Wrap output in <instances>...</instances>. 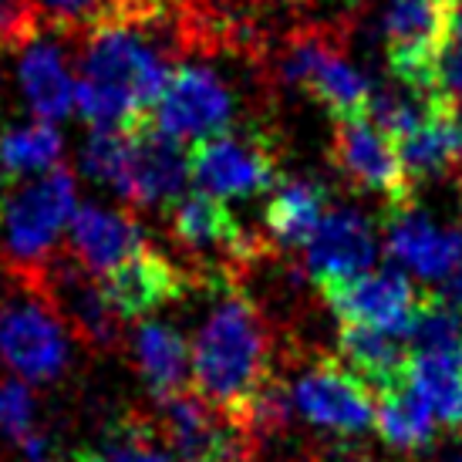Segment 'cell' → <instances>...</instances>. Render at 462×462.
I'll list each match as a JSON object with an SVG mask.
<instances>
[{
	"mask_svg": "<svg viewBox=\"0 0 462 462\" xmlns=\"http://www.w3.org/2000/svg\"><path fill=\"white\" fill-rule=\"evenodd\" d=\"M71 462H176L159 429L142 419L118 422L98 446L78 449Z\"/></svg>",
	"mask_w": 462,
	"mask_h": 462,
	"instance_id": "83f0119b",
	"label": "cell"
},
{
	"mask_svg": "<svg viewBox=\"0 0 462 462\" xmlns=\"http://www.w3.org/2000/svg\"><path fill=\"white\" fill-rule=\"evenodd\" d=\"M0 361L21 382H54L71 361L65 321L38 287L0 304Z\"/></svg>",
	"mask_w": 462,
	"mask_h": 462,
	"instance_id": "277c9868",
	"label": "cell"
},
{
	"mask_svg": "<svg viewBox=\"0 0 462 462\" xmlns=\"http://www.w3.org/2000/svg\"><path fill=\"white\" fill-rule=\"evenodd\" d=\"M189 180L219 203L273 193L281 172L263 132H223L189 149Z\"/></svg>",
	"mask_w": 462,
	"mask_h": 462,
	"instance_id": "8992f818",
	"label": "cell"
},
{
	"mask_svg": "<svg viewBox=\"0 0 462 462\" xmlns=\"http://www.w3.org/2000/svg\"><path fill=\"white\" fill-rule=\"evenodd\" d=\"M374 254V230L358 209H328L318 233L304 246V267L310 281L321 287L368 273Z\"/></svg>",
	"mask_w": 462,
	"mask_h": 462,
	"instance_id": "9a60e30c",
	"label": "cell"
},
{
	"mask_svg": "<svg viewBox=\"0 0 462 462\" xmlns=\"http://www.w3.org/2000/svg\"><path fill=\"white\" fill-rule=\"evenodd\" d=\"M374 425H378V436L398 452H422L436 439V419L425 409L422 398L411 392L409 378L378 392Z\"/></svg>",
	"mask_w": 462,
	"mask_h": 462,
	"instance_id": "484cf974",
	"label": "cell"
},
{
	"mask_svg": "<svg viewBox=\"0 0 462 462\" xmlns=\"http://www.w3.org/2000/svg\"><path fill=\"white\" fill-rule=\"evenodd\" d=\"M21 91H24L31 112L38 116V122H61L71 116V105H75V85L68 75L65 54L51 41H34L27 44L21 54Z\"/></svg>",
	"mask_w": 462,
	"mask_h": 462,
	"instance_id": "44dd1931",
	"label": "cell"
},
{
	"mask_svg": "<svg viewBox=\"0 0 462 462\" xmlns=\"http://www.w3.org/2000/svg\"><path fill=\"white\" fill-rule=\"evenodd\" d=\"M283 75L308 91L321 108H328L334 122L368 116L374 88L358 68L345 61L341 48L324 31H297L283 51Z\"/></svg>",
	"mask_w": 462,
	"mask_h": 462,
	"instance_id": "52a82bcc",
	"label": "cell"
},
{
	"mask_svg": "<svg viewBox=\"0 0 462 462\" xmlns=\"http://www.w3.org/2000/svg\"><path fill=\"white\" fill-rule=\"evenodd\" d=\"M98 287H102L108 308L118 314V321H145L149 314L166 308L169 300L182 297L186 273L176 263H169L159 250L145 246L122 267L105 273Z\"/></svg>",
	"mask_w": 462,
	"mask_h": 462,
	"instance_id": "5bb4252c",
	"label": "cell"
},
{
	"mask_svg": "<svg viewBox=\"0 0 462 462\" xmlns=\"http://www.w3.org/2000/svg\"><path fill=\"white\" fill-rule=\"evenodd\" d=\"M452 462H462V456H456V459H452Z\"/></svg>",
	"mask_w": 462,
	"mask_h": 462,
	"instance_id": "e575fe53",
	"label": "cell"
},
{
	"mask_svg": "<svg viewBox=\"0 0 462 462\" xmlns=\"http://www.w3.org/2000/svg\"><path fill=\"white\" fill-rule=\"evenodd\" d=\"M41 14L34 0H0V48L24 51L41 34Z\"/></svg>",
	"mask_w": 462,
	"mask_h": 462,
	"instance_id": "4dcf8cb0",
	"label": "cell"
},
{
	"mask_svg": "<svg viewBox=\"0 0 462 462\" xmlns=\"http://www.w3.org/2000/svg\"><path fill=\"white\" fill-rule=\"evenodd\" d=\"M331 159L355 189L382 196L392 213L415 209V182L398 159V145L368 116L334 122Z\"/></svg>",
	"mask_w": 462,
	"mask_h": 462,
	"instance_id": "ba28073f",
	"label": "cell"
},
{
	"mask_svg": "<svg viewBox=\"0 0 462 462\" xmlns=\"http://www.w3.org/2000/svg\"><path fill=\"white\" fill-rule=\"evenodd\" d=\"M405 378L432 419L462 436V351L411 355Z\"/></svg>",
	"mask_w": 462,
	"mask_h": 462,
	"instance_id": "d4e9b609",
	"label": "cell"
},
{
	"mask_svg": "<svg viewBox=\"0 0 462 462\" xmlns=\"http://www.w3.org/2000/svg\"><path fill=\"white\" fill-rule=\"evenodd\" d=\"M270 374V331L263 314L244 291L223 294L189 347L193 392L244 429L254 398L273 382Z\"/></svg>",
	"mask_w": 462,
	"mask_h": 462,
	"instance_id": "6da1fadb",
	"label": "cell"
},
{
	"mask_svg": "<svg viewBox=\"0 0 462 462\" xmlns=\"http://www.w3.org/2000/svg\"><path fill=\"white\" fill-rule=\"evenodd\" d=\"M233 118V95L223 78L199 65L172 68L169 85L155 105L152 122L176 142H206L223 135Z\"/></svg>",
	"mask_w": 462,
	"mask_h": 462,
	"instance_id": "30bf717a",
	"label": "cell"
},
{
	"mask_svg": "<svg viewBox=\"0 0 462 462\" xmlns=\"http://www.w3.org/2000/svg\"><path fill=\"white\" fill-rule=\"evenodd\" d=\"M14 186V180L11 176H7V172H4V169H0V219H4V209H7V199H11V189Z\"/></svg>",
	"mask_w": 462,
	"mask_h": 462,
	"instance_id": "836d02e7",
	"label": "cell"
},
{
	"mask_svg": "<svg viewBox=\"0 0 462 462\" xmlns=\"http://www.w3.org/2000/svg\"><path fill=\"white\" fill-rule=\"evenodd\" d=\"M328 217V193L310 180H281L263 209V223L273 244L308 246Z\"/></svg>",
	"mask_w": 462,
	"mask_h": 462,
	"instance_id": "cb8c5ba5",
	"label": "cell"
},
{
	"mask_svg": "<svg viewBox=\"0 0 462 462\" xmlns=\"http://www.w3.org/2000/svg\"><path fill=\"white\" fill-rule=\"evenodd\" d=\"M129 132V152L116 193L132 206H176L189 182V149L169 139L152 118Z\"/></svg>",
	"mask_w": 462,
	"mask_h": 462,
	"instance_id": "7c38bea8",
	"label": "cell"
},
{
	"mask_svg": "<svg viewBox=\"0 0 462 462\" xmlns=\"http://www.w3.org/2000/svg\"><path fill=\"white\" fill-rule=\"evenodd\" d=\"M449 48V0H392L385 11V51L388 68L398 85L442 95L439 65Z\"/></svg>",
	"mask_w": 462,
	"mask_h": 462,
	"instance_id": "5b68a950",
	"label": "cell"
},
{
	"mask_svg": "<svg viewBox=\"0 0 462 462\" xmlns=\"http://www.w3.org/2000/svg\"><path fill=\"white\" fill-rule=\"evenodd\" d=\"M402 345L411 355H442L462 351V318L439 294H422L419 308L411 314L409 331L402 334Z\"/></svg>",
	"mask_w": 462,
	"mask_h": 462,
	"instance_id": "f1b7e54d",
	"label": "cell"
},
{
	"mask_svg": "<svg viewBox=\"0 0 462 462\" xmlns=\"http://www.w3.org/2000/svg\"><path fill=\"white\" fill-rule=\"evenodd\" d=\"M388 254L422 281H449L462 263V230H446L419 209L395 213L388 223Z\"/></svg>",
	"mask_w": 462,
	"mask_h": 462,
	"instance_id": "ac0fdd59",
	"label": "cell"
},
{
	"mask_svg": "<svg viewBox=\"0 0 462 462\" xmlns=\"http://www.w3.org/2000/svg\"><path fill=\"white\" fill-rule=\"evenodd\" d=\"M337 347H341V355H345L347 368L358 374L374 395L398 385V382H405L411 351L402 345L398 337H392V334L374 331V328L341 324Z\"/></svg>",
	"mask_w": 462,
	"mask_h": 462,
	"instance_id": "603a6c76",
	"label": "cell"
},
{
	"mask_svg": "<svg viewBox=\"0 0 462 462\" xmlns=\"http://www.w3.org/2000/svg\"><path fill=\"white\" fill-rule=\"evenodd\" d=\"M34 287L51 300L58 318L75 328L78 337L95 347L116 345L118 314L108 308L98 281H88L81 267H48Z\"/></svg>",
	"mask_w": 462,
	"mask_h": 462,
	"instance_id": "e0dca14e",
	"label": "cell"
},
{
	"mask_svg": "<svg viewBox=\"0 0 462 462\" xmlns=\"http://www.w3.org/2000/svg\"><path fill=\"white\" fill-rule=\"evenodd\" d=\"M321 294L328 308L341 318V324L355 328H374L402 341V334L409 331L411 314L419 308L422 294L415 291V283L402 270H368L351 281H331L321 283Z\"/></svg>",
	"mask_w": 462,
	"mask_h": 462,
	"instance_id": "8fae6325",
	"label": "cell"
},
{
	"mask_svg": "<svg viewBox=\"0 0 462 462\" xmlns=\"http://www.w3.org/2000/svg\"><path fill=\"white\" fill-rule=\"evenodd\" d=\"M68 246L75 254L78 267L91 273L95 281H102L105 273H112L125 260L135 257L139 250H145L149 240H145L135 217L85 203L78 206L75 219L68 226Z\"/></svg>",
	"mask_w": 462,
	"mask_h": 462,
	"instance_id": "2e32d148",
	"label": "cell"
},
{
	"mask_svg": "<svg viewBox=\"0 0 462 462\" xmlns=\"http://www.w3.org/2000/svg\"><path fill=\"white\" fill-rule=\"evenodd\" d=\"M442 300L449 304V308H456V310H462V263L456 270H452V277L446 281V291H442Z\"/></svg>",
	"mask_w": 462,
	"mask_h": 462,
	"instance_id": "1f68e13d",
	"label": "cell"
},
{
	"mask_svg": "<svg viewBox=\"0 0 462 462\" xmlns=\"http://www.w3.org/2000/svg\"><path fill=\"white\" fill-rule=\"evenodd\" d=\"M169 223H172V236L176 244L193 250L199 257H233L244 260L246 246H250V236L244 233L240 219L233 217V209L226 203H219L206 193H189L182 196L180 203L172 206L169 213Z\"/></svg>",
	"mask_w": 462,
	"mask_h": 462,
	"instance_id": "d6986e66",
	"label": "cell"
},
{
	"mask_svg": "<svg viewBox=\"0 0 462 462\" xmlns=\"http://www.w3.org/2000/svg\"><path fill=\"white\" fill-rule=\"evenodd\" d=\"M0 432L7 439H14L17 446H24L34 432H41L34 392L21 378L0 382Z\"/></svg>",
	"mask_w": 462,
	"mask_h": 462,
	"instance_id": "f546056e",
	"label": "cell"
},
{
	"mask_svg": "<svg viewBox=\"0 0 462 462\" xmlns=\"http://www.w3.org/2000/svg\"><path fill=\"white\" fill-rule=\"evenodd\" d=\"M449 44L462 48V0H449Z\"/></svg>",
	"mask_w": 462,
	"mask_h": 462,
	"instance_id": "d6a6232c",
	"label": "cell"
},
{
	"mask_svg": "<svg viewBox=\"0 0 462 462\" xmlns=\"http://www.w3.org/2000/svg\"><path fill=\"white\" fill-rule=\"evenodd\" d=\"M58 159H61V135L48 122L11 125L0 135V169L11 180L44 176L58 169Z\"/></svg>",
	"mask_w": 462,
	"mask_h": 462,
	"instance_id": "4316f807",
	"label": "cell"
},
{
	"mask_svg": "<svg viewBox=\"0 0 462 462\" xmlns=\"http://www.w3.org/2000/svg\"><path fill=\"white\" fill-rule=\"evenodd\" d=\"M291 398H294V409L310 425L347 439L368 432L374 425V409H378V395L345 361L334 358L310 365L308 372L297 378Z\"/></svg>",
	"mask_w": 462,
	"mask_h": 462,
	"instance_id": "9c48e42d",
	"label": "cell"
},
{
	"mask_svg": "<svg viewBox=\"0 0 462 462\" xmlns=\"http://www.w3.org/2000/svg\"><path fill=\"white\" fill-rule=\"evenodd\" d=\"M398 159L409 172V180L419 186L422 180L446 176L462 166V125L456 105H442L425 118L415 132L398 139Z\"/></svg>",
	"mask_w": 462,
	"mask_h": 462,
	"instance_id": "ffe728a7",
	"label": "cell"
},
{
	"mask_svg": "<svg viewBox=\"0 0 462 462\" xmlns=\"http://www.w3.org/2000/svg\"><path fill=\"white\" fill-rule=\"evenodd\" d=\"M75 213V172L65 166L51 169L34 182H27L24 189L11 193L0 226H4L7 260L24 277L27 287H34L41 281V273L51 267L54 244L71 226Z\"/></svg>",
	"mask_w": 462,
	"mask_h": 462,
	"instance_id": "3957f363",
	"label": "cell"
},
{
	"mask_svg": "<svg viewBox=\"0 0 462 462\" xmlns=\"http://www.w3.org/2000/svg\"><path fill=\"white\" fill-rule=\"evenodd\" d=\"M159 405H162L159 436L176 462H246L250 432L223 419L217 409H209L196 392H182Z\"/></svg>",
	"mask_w": 462,
	"mask_h": 462,
	"instance_id": "4fadbf2b",
	"label": "cell"
},
{
	"mask_svg": "<svg viewBox=\"0 0 462 462\" xmlns=\"http://www.w3.org/2000/svg\"><path fill=\"white\" fill-rule=\"evenodd\" d=\"M172 68L135 24H108L85 38L75 105L91 129H135L149 122Z\"/></svg>",
	"mask_w": 462,
	"mask_h": 462,
	"instance_id": "7a4b0ae2",
	"label": "cell"
},
{
	"mask_svg": "<svg viewBox=\"0 0 462 462\" xmlns=\"http://www.w3.org/2000/svg\"><path fill=\"white\" fill-rule=\"evenodd\" d=\"M132 351H135L139 374L145 378L155 402H169V398L189 392L186 388L189 345L182 341V334L176 328H169L162 321H142L132 334Z\"/></svg>",
	"mask_w": 462,
	"mask_h": 462,
	"instance_id": "7402d4cb",
	"label": "cell"
}]
</instances>
